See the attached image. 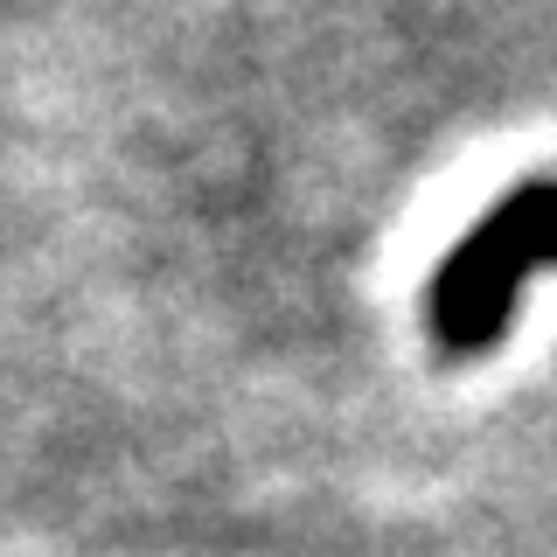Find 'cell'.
Returning <instances> with one entry per match:
<instances>
[{
	"instance_id": "cell-1",
	"label": "cell",
	"mask_w": 557,
	"mask_h": 557,
	"mask_svg": "<svg viewBox=\"0 0 557 557\" xmlns=\"http://www.w3.org/2000/svg\"><path fill=\"white\" fill-rule=\"evenodd\" d=\"M530 265H557V182L509 188L432 272L425 327L446 362L487 356L516 321V293Z\"/></svg>"
}]
</instances>
